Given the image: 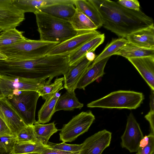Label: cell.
<instances>
[{
  "label": "cell",
  "instance_id": "10",
  "mask_svg": "<svg viewBox=\"0 0 154 154\" xmlns=\"http://www.w3.org/2000/svg\"><path fill=\"white\" fill-rule=\"evenodd\" d=\"M143 137L139 124L131 113L128 117L125 131L121 137L122 146L130 152H137Z\"/></svg>",
  "mask_w": 154,
  "mask_h": 154
},
{
  "label": "cell",
  "instance_id": "7",
  "mask_svg": "<svg viewBox=\"0 0 154 154\" xmlns=\"http://www.w3.org/2000/svg\"><path fill=\"white\" fill-rule=\"evenodd\" d=\"M100 34L96 30L79 32L76 35L57 44L46 55L67 57Z\"/></svg>",
  "mask_w": 154,
  "mask_h": 154
},
{
  "label": "cell",
  "instance_id": "35",
  "mask_svg": "<svg viewBox=\"0 0 154 154\" xmlns=\"http://www.w3.org/2000/svg\"><path fill=\"white\" fill-rule=\"evenodd\" d=\"M145 118L149 123L150 133L154 135V111L150 110L147 114L145 116Z\"/></svg>",
  "mask_w": 154,
  "mask_h": 154
},
{
  "label": "cell",
  "instance_id": "29",
  "mask_svg": "<svg viewBox=\"0 0 154 154\" xmlns=\"http://www.w3.org/2000/svg\"><path fill=\"white\" fill-rule=\"evenodd\" d=\"M48 149L46 146L40 143H16L11 152L12 154H23L32 152L41 153Z\"/></svg>",
  "mask_w": 154,
  "mask_h": 154
},
{
  "label": "cell",
  "instance_id": "20",
  "mask_svg": "<svg viewBox=\"0 0 154 154\" xmlns=\"http://www.w3.org/2000/svg\"><path fill=\"white\" fill-rule=\"evenodd\" d=\"M74 5L89 18L97 28L102 26L103 22L98 11L90 0H74Z\"/></svg>",
  "mask_w": 154,
  "mask_h": 154
},
{
  "label": "cell",
  "instance_id": "18",
  "mask_svg": "<svg viewBox=\"0 0 154 154\" xmlns=\"http://www.w3.org/2000/svg\"><path fill=\"white\" fill-rule=\"evenodd\" d=\"M104 39V34L100 33L85 43L77 50L68 56L67 57L69 66L77 64L85 57L87 53L90 52H94L100 45L103 43Z\"/></svg>",
  "mask_w": 154,
  "mask_h": 154
},
{
  "label": "cell",
  "instance_id": "26",
  "mask_svg": "<svg viewBox=\"0 0 154 154\" xmlns=\"http://www.w3.org/2000/svg\"><path fill=\"white\" fill-rule=\"evenodd\" d=\"M52 80L50 79L47 81L45 80L41 82L37 91L44 100H46L64 88L63 86V77L56 79L53 83H51Z\"/></svg>",
  "mask_w": 154,
  "mask_h": 154
},
{
  "label": "cell",
  "instance_id": "19",
  "mask_svg": "<svg viewBox=\"0 0 154 154\" xmlns=\"http://www.w3.org/2000/svg\"><path fill=\"white\" fill-rule=\"evenodd\" d=\"M69 0H12L13 4L24 13L34 14L40 8L56 4L67 2Z\"/></svg>",
  "mask_w": 154,
  "mask_h": 154
},
{
  "label": "cell",
  "instance_id": "4",
  "mask_svg": "<svg viewBox=\"0 0 154 154\" xmlns=\"http://www.w3.org/2000/svg\"><path fill=\"white\" fill-rule=\"evenodd\" d=\"M143 94L133 91L119 90L93 101L87 105L89 108L135 109L142 103Z\"/></svg>",
  "mask_w": 154,
  "mask_h": 154
},
{
  "label": "cell",
  "instance_id": "36",
  "mask_svg": "<svg viewBox=\"0 0 154 154\" xmlns=\"http://www.w3.org/2000/svg\"><path fill=\"white\" fill-rule=\"evenodd\" d=\"M11 134H13L4 121L0 117V136Z\"/></svg>",
  "mask_w": 154,
  "mask_h": 154
},
{
  "label": "cell",
  "instance_id": "12",
  "mask_svg": "<svg viewBox=\"0 0 154 154\" xmlns=\"http://www.w3.org/2000/svg\"><path fill=\"white\" fill-rule=\"evenodd\" d=\"M0 117L12 133L15 134L27 126L5 97H0Z\"/></svg>",
  "mask_w": 154,
  "mask_h": 154
},
{
  "label": "cell",
  "instance_id": "14",
  "mask_svg": "<svg viewBox=\"0 0 154 154\" xmlns=\"http://www.w3.org/2000/svg\"><path fill=\"white\" fill-rule=\"evenodd\" d=\"M142 78L154 91V57L147 56L128 59Z\"/></svg>",
  "mask_w": 154,
  "mask_h": 154
},
{
  "label": "cell",
  "instance_id": "16",
  "mask_svg": "<svg viewBox=\"0 0 154 154\" xmlns=\"http://www.w3.org/2000/svg\"><path fill=\"white\" fill-rule=\"evenodd\" d=\"M126 39L129 42L138 47L154 49V24L131 33Z\"/></svg>",
  "mask_w": 154,
  "mask_h": 154
},
{
  "label": "cell",
  "instance_id": "33",
  "mask_svg": "<svg viewBox=\"0 0 154 154\" xmlns=\"http://www.w3.org/2000/svg\"><path fill=\"white\" fill-rule=\"evenodd\" d=\"M17 141L15 134L0 136V152H11Z\"/></svg>",
  "mask_w": 154,
  "mask_h": 154
},
{
  "label": "cell",
  "instance_id": "11",
  "mask_svg": "<svg viewBox=\"0 0 154 154\" xmlns=\"http://www.w3.org/2000/svg\"><path fill=\"white\" fill-rule=\"evenodd\" d=\"M112 133L100 131L87 138L82 143L81 150L75 154H101L110 143Z\"/></svg>",
  "mask_w": 154,
  "mask_h": 154
},
{
  "label": "cell",
  "instance_id": "34",
  "mask_svg": "<svg viewBox=\"0 0 154 154\" xmlns=\"http://www.w3.org/2000/svg\"><path fill=\"white\" fill-rule=\"evenodd\" d=\"M116 2L127 9L136 11L140 10V2L137 0H119Z\"/></svg>",
  "mask_w": 154,
  "mask_h": 154
},
{
  "label": "cell",
  "instance_id": "6",
  "mask_svg": "<svg viewBox=\"0 0 154 154\" xmlns=\"http://www.w3.org/2000/svg\"><path fill=\"white\" fill-rule=\"evenodd\" d=\"M95 119L90 111L82 112L75 116L63 125L59 133L60 140L65 143L74 141L88 131Z\"/></svg>",
  "mask_w": 154,
  "mask_h": 154
},
{
  "label": "cell",
  "instance_id": "17",
  "mask_svg": "<svg viewBox=\"0 0 154 154\" xmlns=\"http://www.w3.org/2000/svg\"><path fill=\"white\" fill-rule=\"evenodd\" d=\"M110 57L95 63L92 62L79 81L76 88L85 90V88L105 74L104 69Z\"/></svg>",
  "mask_w": 154,
  "mask_h": 154
},
{
  "label": "cell",
  "instance_id": "8",
  "mask_svg": "<svg viewBox=\"0 0 154 154\" xmlns=\"http://www.w3.org/2000/svg\"><path fill=\"white\" fill-rule=\"evenodd\" d=\"M41 82L34 79L0 75V96L6 97L19 91H37Z\"/></svg>",
  "mask_w": 154,
  "mask_h": 154
},
{
  "label": "cell",
  "instance_id": "13",
  "mask_svg": "<svg viewBox=\"0 0 154 154\" xmlns=\"http://www.w3.org/2000/svg\"><path fill=\"white\" fill-rule=\"evenodd\" d=\"M92 62L85 57L76 65L69 66L68 71L63 75V88L69 91H75L79 81Z\"/></svg>",
  "mask_w": 154,
  "mask_h": 154
},
{
  "label": "cell",
  "instance_id": "44",
  "mask_svg": "<svg viewBox=\"0 0 154 154\" xmlns=\"http://www.w3.org/2000/svg\"><path fill=\"white\" fill-rule=\"evenodd\" d=\"M0 97H1V96H0Z\"/></svg>",
  "mask_w": 154,
  "mask_h": 154
},
{
  "label": "cell",
  "instance_id": "3",
  "mask_svg": "<svg viewBox=\"0 0 154 154\" xmlns=\"http://www.w3.org/2000/svg\"><path fill=\"white\" fill-rule=\"evenodd\" d=\"M58 42L34 40L26 38L22 41L10 45L0 47V52L7 60H12L33 59L44 56Z\"/></svg>",
  "mask_w": 154,
  "mask_h": 154
},
{
  "label": "cell",
  "instance_id": "27",
  "mask_svg": "<svg viewBox=\"0 0 154 154\" xmlns=\"http://www.w3.org/2000/svg\"><path fill=\"white\" fill-rule=\"evenodd\" d=\"M128 42L126 39L122 38L113 40L99 55L96 56L93 62H97L113 55H116Z\"/></svg>",
  "mask_w": 154,
  "mask_h": 154
},
{
  "label": "cell",
  "instance_id": "22",
  "mask_svg": "<svg viewBox=\"0 0 154 154\" xmlns=\"http://www.w3.org/2000/svg\"><path fill=\"white\" fill-rule=\"evenodd\" d=\"M58 91L45 100L38 112L37 122L44 124L48 122L54 113V110L57 101L61 95V93Z\"/></svg>",
  "mask_w": 154,
  "mask_h": 154
},
{
  "label": "cell",
  "instance_id": "42",
  "mask_svg": "<svg viewBox=\"0 0 154 154\" xmlns=\"http://www.w3.org/2000/svg\"><path fill=\"white\" fill-rule=\"evenodd\" d=\"M41 154L38 153H37V152H32V153H25V154Z\"/></svg>",
  "mask_w": 154,
  "mask_h": 154
},
{
  "label": "cell",
  "instance_id": "21",
  "mask_svg": "<svg viewBox=\"0 0 154 154\" xmlns=\"http://www.w3.org/2000/svg\"><path fill=\"white\" fill-rule=\"evenodd\" d=\"M84 105L76 97L75 91H67L58 98L55 106V112L61 110L70 111L81 109Z\"/></svg>",
  "mask_w": 154,
  "mask_h": 154
},
{
  "label": "cell",
  "instance_id": "41",
  "mask_svg": "<svg viewBox=\"0 0 154 154\" xmlns=\"http://www.w3.org/2000/svg\"><path fill=\"white\" fill-rule=\"evenodd\" d=\"M0 154H12L11 152H1Z\"/></svg>",
  "mask_w": 154,
  "mask_h": 154
},
{
  "label": "cell",
  "instance_id": "23",
  "mask_svg": "<svg viewBox=\"0 0 154 154\" xmlns=\"http://www.w3.org/2000/svg\"><path fill=\"white\" fill-rule=\"evenodd\" d=\"M116 55L127 59L147 56L154 57V49L141 48L128 42Z\"/></svg>",
  "mask_w": 154,
  "mask_h": 154
},
{
  "label": "cell",
  "instance_id": "15",
  "mask_svg": "<svg viewBox=\"0 0 154 154\" xmlns=\"http://www.w3.org/2000/svg\"><path fill=\"white\" fill-rule=\"evenodd\" d=\"M76 10V8L74 6V0H69L67 2L41 8L38 11L70 22Z\"/></svg>",
  "mask_w": 154,
  "mask_h": 154
},
{
  "label": "cell",
  "instance_id": "5",
  "mask_svg": "<svg viewBox=\"0 0 154 154\" xmlns=\"http://www.w3.org/2000/svg\"><path fill=\"white\" fill-rule=\"evenodd\" d=\"M40 96L37 91H22L14 92L5 97L25 124L31 126L36 121V106Z\"/></svg>",
  "mask_w": 154,
  "mask_h": 154
},
{
  "label": "cell",
  "instance_id": "31",
  "mask_svg": "<svg viewBox=\"0 0 154 154\" xmlns=\"http://www.w3.org/2000/svg\"><path fill=\"white\" fill-rule=\"evenodd\" d=\"M154 152V135L150 133L143 137L136 154H152Z\"/></svg>",
  "mask_w": 154,
  "mask_h": 154
},
{
  "label": "cell",
  "instance_id": "1",
  "mask_svg": "<svg viewBox=\"0 0 154 154\" xmlns=\"http://www.w3.org/2000/svg\"><path fill=\"white\" fill-rule=\"evenodd\" d=\"M90 1L100 14L102 26L121 38H126L131 33L154 24L152 18L141 10L136 11L127 9L116 1Z\"/></svg>",
  "mask_w": 154,
  "mask_h": 154
},
{
  "label": "cell",
  "instance_id": "38",
  "mask_svg": "<svg viewBox=\"0 0 154 154\" xmlns=\"http://www.w3.org/2000/svg\"><path fill=\"white\" fill-rule=\"evenodd\" d=\"M154 91H151L150 95L149 106L150 110L151 111H154Z\"/></svg>",
  "mask_w": 154,
  "mask_h": 154
},
{
  "label": "cell",
  "instance_id": "39",
  "mask_svg": "<svg viewBox=\"0 0 154 154\" xmlns=\"http://www.w3.org/2000/svg\"><path fill=\"white\" fill-rule=\"evenodd\" d=\"M85 57L88 60L93 62L95 59L96 56L94 52H90L87 53Z\"/></svg>",
  "mask_w": 154,
  "mask_h": 154
},
{
  "label": "cell",
  "instance_id": "9",
  "mask_svg": "<svg viewBox=\"0 0 154 154\" xmlns=\"http://www.w3.org/2000/svg\"><path fill=\"white\" fill-rule=\"evenodd\" d=\"M24 13L12 0H0V30L16 28L25 20Z\"/></svg>",
  "mask_w": 154,
  "mask_h": 154
},
{
  "label": "cell",
  "instance_id": "32",
  "mask_svg": "<svg viewBox=\"0 0 154 154\" xmlns=\"http://www.w3.org/2000/svg\"><path fill=\"white\" fill-rule=\"evenodd\" d=\"M82 145V143L80 144H70L66 143L63 142L60 143H54L48 142L46 146L49 149L76 153L81 150Z\"/></svg>",
  "mask_w": 154,
  "mask_h": 154
},
{
  "label": "cell",
  "instance_id": "43",
  "mask_svg": "<svg viewBox=\"0 0 154 154\" xmlns=\"http://www.w3.org/2000/svg\"><path fill=\"white\" fill-rule=\"evenodd\" d=\"M1 31H2L1 30H0V32Z\"/></svg>",
  "mask_w": 154,
  "mask_h": 154
},
{
  "label": "cell",
  "instance_id": "37",
  "mask_svg": "<svg viewBox=\"0 0 154 154\" xmlns=\"http://www.w3.org/2000/svg\"><path fill=\"white\" fill-rule=\"evenodd\" d=\"M69 152L55 149L48 148L44 150L41 154H75Z\"/></svg>",
  "mask_w": 154,
  "mask_h": 154
},
{
  "label": "cell",
  "instance_id": "25",
  "mask_svg": "<svg viewBox=\"0 0 154 154\" xmlns=\"http://www.w3.org/2000/svg\"><path fill=\"white\" fill-rule=\"evenodd\" d=\"M70 23L74 29L78 32L91 31L98 29L89 18L77 8Z\"/></svg>",
  "mask_w": 154,
  "mask_h": 154
},
{
  "label": "cell",
  "instance_id": "2",
  "mask_svg": "<svg viewBox=\"0 0 154 154\" xmlns=\"http://www.w3.org/2000/svg\"><path fill=\"white\" fill-rule=\"evenodd\" d=\"M35 16L40 40L61 43L76 35L79 32L74 29L70 22L40 11Z\"/></svg>",
  "mask_w": 154,
  "mask_h": 154
},
{
  "label": "cell",
  "instance_id": "30",
  "mask_svg": "<svg viewBox=\"0 0 154 154\" xmlns=\"http://www.w3.org/2000/svg\"><path fill=\"white\" fill-rule=\"evenodd\" d=\"M16 136L17 143H40L36 137L33 125L26 126L17 133Z\"/></svg>",
  "mask_w": 154,
  "mask_h": 154
},
{
  "label": "cell",
  "instance_id": "28",
  "mask_svg": "<svg viewBox=\"0 0 154 154\" xmlns=\"http://www.w3.org/2000/svg\"><path fill=\"white\" fill-rule=\"evenodd\" d=\"M24 32L16 28L2 31L0 33V47L12 45L23 40L26 38L23 35Z\"/></svg>",
  "mask_w": 154,
  "mask_h": 154
},
{
  "label": "cell",
  "instance_id": "24",
  "mask_svg": "<svg viewBox=\"0 0 154 154\" xmlns=\"http://www.w3.org/2000/svg\"><path fill=\"white\" fill-rule=\"evenodd\" d=\"M35 136L38 141L46 146L51 136L59 130L56 127L54 122L47 124H42L36 121L33 125Z\"/></svg>",
  "mask_w": 154,
  "mask_h": 154
},
{
  "label": "cell",
  "instance_id": "40",
  "mask_svg": "<svg viewBox=\"0 0 154 154\" xmlns=\"http://www.w3.org/2000/svg\"><path fill=\"white\" fill-rule=\"evenodd\" d=\"M7 59V57L0 52V60H5Z\"/></svg>",
  "mask_w": 154,
  "mask_h": 154
}]
</instances>
